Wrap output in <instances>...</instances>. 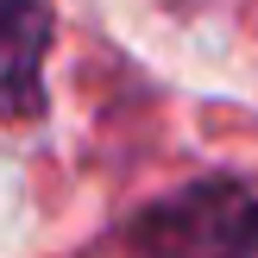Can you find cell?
<instances>
[{"label": "cell", "instance_id": "1", "mask_svg": "<svg viewBox=\"0 0 258 258\" xmlns=\"http://www.w3.org/2000/svg\"><path fill=\"white\" fill-rule=\"evenodd\" d=\"M133 258H258V189L246 176H196L126 221Z\"/></svg>", "mask_w": 258, "mask_h": 258}, {"label": "cell", "instance_id": "2", "mask_svg": "<svg viewBox=\"0 0 258 258\" xmlns=\"http://www.w3.org/2000/svg\"><path fill=\"white\" fill-rule=\"evenodd\" d=\"M57 38L50 0H0V120H38L44 113V63Z\"/></svg>", "mask_w": 258, "mask_h": 258}]
</instances>
